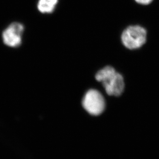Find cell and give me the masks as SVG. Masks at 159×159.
<instances>
[{
	"instance_id": "cell-1",
	"label": "cell",
	"mask_w": 159,
	"mask_h": 159,
	"mask_svg": "<svg viewBox=\"0 0 159 159\" xmlns=\"http://www.w3.org/2000/svg\"><path fill=\"white\" fill-rule=\"evenodd\" d=\"M97 81L102 83L106 93L110 96H119L125 89L124 78L111 66H106L97 72Z\"/></svg>"
},
{
	"instance_id": "cell-3",
	"label": "cell",
	"mask_w": 159,
	"mask_h": 159,
	"mask_svg": "<svg viewBox=\"0 0 159 159\" xmlns=\"http://www.w3.org/2000/svg\"><path fill=\"white\" fill-rule=\"evenodd\" d=\"M83 107L92 115H99L104 111L106 107L105 100L102 95L96 89L88 90L82 101Z\"/></svg>"
},
{
	"instance_id": "cell-5",
	"label": "cell",
	"mask_w": 159,
	"mask_h": 159,
	"mask_svg": "<svg viewBox=\"0 0 159 159\" xmlns=\"http://www.w3.org/2000/svg\"><path fill=\"white\" fill-rule=\"evenodd\" d=\"M58 3V0H39L37 7L40 12L43 14L52 13Z\"/></svg>"
},
{
	"instance_id": "cell-6",
	"label": "cell",
	"mask_w": 159,
	"mask_h": 159,
	"mask_svg": "<svg viewBox=\"0 0 159 159\" xmlns=\"http://www.w3.org/2000/svg\"><path fill=\"white\" fill-rule=\"evenodd\" d=\"M135 1L140 4L148 5L150 4L153 0H135Z\"/></svg>"
},
{
	"instance_id": "cell-2",
	"label": "cell",
	"mask_w": 159,
	"mask_h": 159,
	"mask_svg": "<svg viewBox=\"0 0 159 159\" xmlns=\"http://www.w3.org/2000/svg\"><path fill=\"white\" fill-rule=\"evenodd\" d=\"M121 38L124 46L130 50H134L139 49L145 43L147 32L142 26L132 25L124 30Z\"/></svg>"
},
{
	"instance_id": "cell-4",
	"label": "cell",
	"mask_w": 159,
	"mask_h": 159,
	"mask_svg": "<svg viewBox=\"0 0 159 159\" xmlns=\"http://www.w3.org/2000/svg\"><path fill=\"white\" fill-rule=\"evenodd\" d=\"M25 28L21 23L15 22L11 23L2 33L4 44L10 47L17 48L22 43Z\"/></svg>"
}]
</instances>
